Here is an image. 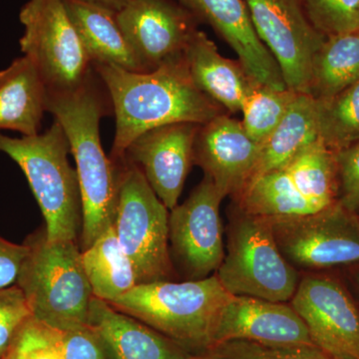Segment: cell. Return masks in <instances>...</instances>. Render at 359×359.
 <instances>
[{"label": "cell", "mask_w": 359, "mask_h": 359, "mask_svg": "<svg viewBox=\"0 0 359 359\" xmlns=\"http://www.w3.org/2000/svg\"><path fill=\"white\" fill-rule=\"evenodd\" d=\"M191 359H218L210 353L194 354Z\"/></svg>", "instance_id": "74e56055"}, {"label": "cell", "mask_w": 359, "mask_h": 359, "mask_svg": "<svg viewBox=\"0 0 359 359\" xmlns=\"http://www.w3.org/2000/svg\"><path fill=\"white\" fill-rule=\"evenodd\" d=\"M269 219L278 249L301 273L359 264V214L339 202L311 214Z\"/></svg>", "instance_id": "9c48e42d"}, {"label": "cell", "mask_w": 359, "mask_h": 359, "mask_svg": "<svg viewBox=\"0 0 359 359\" xmlns=\"http://www.w3.org/2000/svg\"><path fill=\"white\" fill-rule=\"evenodd\" d=\"M201 125L174 123L150 130L135 139L124 159L136 165L169 211L178 205L194 166V144Z\"/></svg>", "instance_id": "9a60e30c"}, {"label": "cell", "mask_w": 359, "mask_h": 359, "mask_svg": "<svg viewBox=\"0 0 359 359\" xmlns=\"http://www.w3.org/2000/svg\"><path fill=\"white\" fill-rule=\"evenodd\" d=\"M237 340L268 346H316L290 302L231 295L219 311L212 347Z\"/></svg>", "instance_id": "5bb4252c"}, {"label": "cell", "mask_w": 359, "mask_h": 359, "mask_svg": "<svg viewBox=\"0 0 359 359\" xmlns=\"http://www.w3.org/2000/svg\"><path fill=\"white\" fill-rule=\"evenodd\" d=\"M83 1L91 2V4H99L107 7V8L112 9V11H121L123 7L128 4L129 0H83Z\"/></svg>", "instance_id": "8d00e7d4"}, {"label": "cell", "mask_w": 359, "mask_h": 359, "mask_svg": "<svg viewBox=\"0 0 359 359\" xmlns=\"http://www.w3.org/2000/svg\"><path fill=\"white\" fill-rule=\"evenodd\" d=\"M224 198L204 176L188 199L170 211V254L186 280L214 275L223 262L226 252L219 207Z\"/></svg>", "instance_id": "8fae6325"}, {"label": "cell", "mask_w": 359, "mask_h": 359, "mask_svg": "<svg viewBox=\"0 0 359 359\" xmlns=\"http://www.w3.org/2000/svg\"><path fill=\"white\" fill-rule=\"evenodd\" d=\"M231 208L226 252L216 271L219 283L231 295L290 302L302 273L278 249L271 222Z\"/></svg>", "instance_id": "8992f818"}, {"label": "cell", "mask_w": 359, "mask_h": 359, "mask_svg": "<svg viewBox=\"0 0 359 359\" xmlns=\"http://www.w3.org/2000/svg\"><path fill=\"white\" fill-rule=\"evenodd\" d=\"M299 92L257 84L243 103V126L248 135L263 144L278 126Z\"/></svg>", "instance_id": "83f0119b"}, {"label": "cell", "mask_w": 359, "mask_h": 359, "mask_svg": "<svg viewBox=\"0 0 359 359\" xmlns=\"http://www.w3.org/2000/svg\"><path fill=\"white\" fill-rule=\"evenodd\" d=\"M0 153L25 173L45 221L49 241H76L82 229V200L69 141L59 122L44 133L13 138L0 133Z\"/></svg>", "instance_id": "5b68a950"}, {"label": "cell", "mask_w": 359, "mask_h": 359, "mask_svg": "<svg viewBox=\"0 0 359 359\" xmlns=\"http://www.w3.org/2000/svg\"><path fill=\"white\" fill-rule=\"evenodd\" d=\"M93 69L77 89L47 91V112L65 130L76 163L82 200L81 252L114 226L119 195L120 164L113 162L101 145L100 121L109 114L111 105Z\"/></svg>", "instance_id": "7a4b0ae2"}, {"label": "cell", "mask_w": 359, "mask_h": 359, "mask_svg": "<svg viewBox=\"0 0 359 359\" xmlns=\"http://www.w3.org/2000/svg\"><path fill=\"white\" fill-rule=\"evenodd\" d=\"M56 332L62 359H108L102 340L89 325Z\"/></svg>", "instance_id": "d6a6232c"}, {"label": "cell", "mask_w": 359, "mask_h": 359, "mask_svg": "<svg viewBox=\"0 0 359 359\" xmlns=\"http://www.w3.org/2000/svg\"><path fill=\"white\" fill-rule=\"evenodd\" d=\"M316 101L318 136L325 147L337 153L359 142V81Z\"/></svg>", "instance_id": "4316f807"}, {"label": "cell", "mask_w": 359, "mask_h": 359, "mask_svg": "<svg viewBox=\"0 0 359 359\" xmlns=\"http://www.w3.org/2000/svg\"><path fill=\"white\" fill-rule=\"evenodd\" d=\"M82 264L94 297L112 302L138 285L133 264L123 250L114 226L82 250Z\"/></svg>", "instance_id": "603a6c76"}, {"label": "cell", "mask_w": 359, "mask_h": 359, "mask_svg": "<svg viewBox=\"0 0 359 359\" xmlns=\"http://www.w3.org/2000/svg\"><path fill=\"white\" fill-rule=\"evenodd\" d=\"M295 188L321 211L339 202V178L335 154L320 139L302 149L283 166Z\"/></svg>", "instance_id": "484cf974"}, {"label": "cell", "mask_w": 359, "mask_h": 359, "mask_svg": "<svg viewBox=\"0 0 359 359\" xmlns=\"http://www.w3.org/2000/svg\"><path fill=\"white\" fill-rule=\"evenodd\" d=\"M290 304L318 348L335 359H359V304L341 276L302 273Z\"/></svg>", "instance_id": "30bf717a"}, {"label": "cell", "mask_w": 359, "mask_h": 359, "mask_svg": "<svg viewBox=\"0 0 359 359\" xmlns=\"http://www.w3.org/2000/svg\"><path fill=\"white\" fill-rule=\"evenodd\" d=\"M46 111V85L27 56L0 70V131L18 132L22 137L39 134Z\"/></svg>", "instance_id": "ffe728a7"}, {"label": "cell", "mask_w": 359, "mask_h": 359, "mask_svg": "<svg viewBox=\"0 0 359 359\" xmlns=\"http://www.w3.org/2000/svg\"><path fill=\"white\" fill-rule=\"evenodd\" d=\"M92 67L114 111L116 131L110 156L113 162H122L130 144L150 130L174 123L203 125L226 113L198 88L185 55L149 72L98 63Z\"/></svg>", "instance_id": "6da1fadb"}, {"label": "cell", "mask_w": 359, "mask_h": 359, "mask_svg": "<svg viewBox=\"0 0 359 359\" xmlns=\"http://www.w3.org/2000/svg\"><path fill=\"white\" fill-rule=\"evenodd\" d=\"M216 273L197 280L140 283L110 302L192 354L207 353L219 311L231 297Z\"/></svg>", "instance_id": "3957f363"}, {"label": "cell", "mask_w": 359, "mask_h": 359, "mask_svg": "<svg viewBox=\"0 0 359 359\" xmlns=\"http://www.w3.org/2000/svg\"><path fill=\"white\" fill-rule=\"evenodd\" d=\"M189 72L198 88L229 114L241 112L257 82L238 60L224 57L205 32L197 30L185 51Z\"/></svg>", "instance_id": "d6986e66"}, {"label": "cell", "mask_w": 359, "mask_h": 359, "mask_svg": "<svg viewBox=\"0 0 359 359\" xmlns=\"http://www.w3.org/2000/svg\"><path fill=\"white\" fill-rule=\"evenodd\" d=\"M257 36L280 66L287 88L308 94L314 55L327 37L297 0H244Z\"/></svg>", "instance_id": "7c38bea8"}, {"label": "cell", "mask_w": 359, "mask_h": 359, "mask_svg": "<svg viewBox=\"0 0 359 359\" xmlns=\"http://www.w3.org/2000/svg\"><path fill=\"white\" fill-rule=\"evenodd\" d=\"M233 204L248 214L266 219L289 218L318 212L297 191L283 167L252 180L233 200Z\"/></svg>", "instance_id": "d4e9b609"}, {"label": "cell", "mask_w": 359, "mask_h": 359, "mask_svg": "<svg viewBox=\"0 0 359 359\" xmlns=\"http://www.w3.org/2000/svg\"><path fill=\"white\" fill-rule=\"evenodd\" d=\"M218 359H335L318 346H268L255 342H224L207 353Z\"/></svg>", "instance_id": "f546056e"}, {"label": "cell", "mask_w": 359, "mask_h": 359, "mask_svg": "<svg viewBox=\"0 0 359 359\" xmlns=\"http://www.w3.org/2000/svg\"><path fill=\"white\" fill-rule=\"evenodd\" d=\"M318 139L316 101L308 94L299 93L282 122L262 144L261 155L248 184L285 166L302 149Z\"/></svg>", "instance_id": "7402d4cb"}, {"label": "cell", "mask_w": 359, "mask_h": 359, "mask_svg": "<svg viewBox=\"0 0 359 359\" xmlns=\"http://www.w3.org/2000/svg\"><path fill=\"white\" fill-rule=\"evenodd\" d=\"M30 318L32 309L18 285L0 289V359L6 358L14 337Z\"/></svg>", "instance_id": "1f68e13d"}, {"label": "cell", "mask_w": 359, "mask_h": 359, "mask_svg": "<svg viewBox=\"0 0 359 359\" xmlns=\"http://www.w3.org/2000/svg\"><path fill=\"white\" fill-rule=\"evenodd\" d=\"M65 4L92 65L145 72L118 25L117 11L83 0H65Z\"/></svg>", "instance_id": "44dd1931"}, {"label": "cell", "mask_w": 359, "mask_h": 359, "mask_svg": "<svg viewBox=\"0 0 359 359\" xmlns=\"http://www.w3.org/2000/svg\"><path fill=\"white\" fill-rule=\"evenodd\" d=\"M179 4L199 22L211 26L257 83L287 88L280 66L257 36L244 0H179Z\"/></svg>", "instance_id": "e0dca14e"}, {"label": "cell", "mask_w": 359, "mask_h": 359, "mask_svg": "<svg viewBox=\"0 0 359 359\" xmlns=\"http://www.w3.org/2000/svg\"><path fill=\"white\" fill-rule=\"evenodd\" d=\"M20 20L25 27L21 52L36 66L47 91H72L88 79L92 62L65 0H29Z\"/></svg>", "instance_id": "ba28073f"}, {"label": "cell", "mask_w": 359, "mask_h": 359, "mask_svg": "<svg viewBox=\"0 0 359 359\" xmlns=\"http://www.w3.org/2000/svg\"><path fill=\"white\" fill-rule=\"evenodd\" d=\"M4 359H62L57 332L30 318L14 337Z\"/></svg>", "instance_id": "4dcf8cb0"}, {"label": "cell", "mask_w": 359, "mask_h": 359, "mask_svg": "<svg viewBox=\"0 0 359 359\" xmlns=\"http://www.w3.org/2000/svg\"><path fill=\"white\" fill-rule=\"evenodd\" d=\"M311 25L325 37L359 32V0H297Z\"/></svg>", "instance_id": "f1b7e54d"}, {"label": "cell", "mask_w": 359, "mask_h": 359, "mask_svg": "<svg viewBox=\"0 0 359 359\" xmlns=\"http://www.w3.org/2000/svg\"><path fill=\"white\" fill-rule=\"evenodd\" d=\"M16 285L32 318L56 330L88 325L93 292L76 241H49L45 228L30 233Z\"/></svg>", "instance_id": "277c9868"}, {"label": "cell", "mask_w": 359, "mask_h": 359, "mask_svg": "<svg viewBox=\"0 0 359 359\" xmlns=\"http://www.w3.org/2000/svg\"><path fill=\"white\" fill-rule=\"evenodd\" d=\"M88 325L100 337L108 359H191L194 354L128 314L93 297Z\"/></svg>", "instance_id": "ac0fdd59"}, {"label": "cell", "mask_w": 359, "mask_h": 359, "mask_svg": "<svg viewBox=\"0 0 359 359\" xmlns=\"http://www.w3.org/2000/svg\"><path fill=\"white\" fill-rule=\"evenodd\" d=\"M241 120L229 113L201 125L194 144V165L204 171L224 197L237 198L249 183L261 155Z\"/></svg>", "instance_id": "2e32d148"}, {"label": "cell", "mask_w": 359, "mask_h": 359, "mask_svg": "<svg viewBox=\"0 0 359 359\" xmlns=\"http://www.w3.org/2000/svg\"><path fill=\"white\" fill-rule=\"evenodd\" d=\"M339 271H341L340 276L359 304V264L347 266Z\"/></svg>", "instance_id": "d590c367"}, {"label": "cell", "mask_w": 359, "mask_h": 359, "mask_svg": "<svg viewBox=\"0 0 359 359\" xmlns=\"http://www.w3.org/2000/svg\"><path fill=\"white\" fill-rule=\"evenodd\" d=\"M26 254L25 244H14L0 236V289L16 285Z\"/></svg>", "instance_id": "e575fe53"}, {"label": "cell", "mask_w": 359, "mask_h": 359, "mask_svg": "<svg viewBox=\"0 0 359 359\" xmlns=\"http://www.w3.org/2000/svg\"><path fill=\"white\" fill-rule=\"evenodd\" d=\"M359 81V32L327 37L314 55L309 95L330 98Z\"/></svg>", "instance_id": "cb8c5ba5"}, {"label": "cell", "mask_w": 359, "mask_h": 359, "mask_svg": "<svg viewBox=\"0 0 359 359\" xmlns=\"http://www.w3.org/2000/svg\"><path fill=\"white\" fill-rule=\"evenodd\" d=\"M120 164V185L114 229L133 264L138 285L171 280L170 211L149 185L141 170L125 160Z\"/></svg>", "instance_id": "52a82bcc"}, {"label": "cell", "mask_w": 359, "mask_h": 359, "mask_svg": "<svg viewBox=\"0 0 359 359\" xmlns=\"http://www.w3.org/2000/svg\"><path fill=\"white\" fill-rule=\"evenodd\" d=\"M339 178V203L359 214V142L334 153Z\"/></svg>", "instance_id": "836d02e7"}, {"label": "cell", "mask_w": 359, "mask_h": 359, "mask_svg": "<svg viewBox=\"0 0 359 359\" xmlns=\"http://www.w3.org/2000/svg\"><path fill=\"white\" fill-rule=\"evenodd\" d=\"M116 18L145 72L183 57L199 23L174 0H129Z\"/></svg>", "instance_id": "4fadbf2b"}]
</instances>
